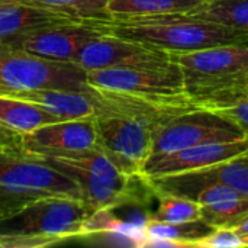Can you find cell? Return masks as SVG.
<instances>
[{
    "mask_svg": "<svg viewBox=\"0 0 248 248\" xmlns=\"http://www.w3.org/2000/svg\"><path fill=\"white\" fill-rule=\"evenodd\" d=\"M90 92L94 99V147L128 176H141L158 129L177 113L195 108L94 87Z\"/></svg>",
    "mask_w": 248,
    "mask_h": 248,
    "instance_id": "1",
    "label": "cell"
},
{
    "mask_svg": "<svg viewBox=\"0 0 248 248\" xmlns=\"http://www.w3.org/2000/svg\"><path fill=\"white\" fill-rule=\"evenodd\" d=\"M94 215L80 199L46 195L0 219V247L39 248L92 234Z\"/></svg>",
    "mask_w": 248,
    "mask_h": 248,
    "instance_id": "2",
    "label": "cell"
},
{
    "mask_svg": "<svg viewBox=\"0 0 248 248\" xmlns=\"http://www.w3.org/2000/svg\"><path fill=\"white\" fill-rule=\"evenodd\" d=\"M108 33L140 42L170 54L198 51L228 44H248V32L186 13L105 22Z\"/></svg>",
    "mask_w": 248,
    "mask_h": 248,
    "instance_id": "3",
    "label": "cell"
},
{
    "mask_svg": "<svg viewBox=\"0 0 248 248\" xmlns=\"http://www.w3.org/2000/svg\"><path fill=\"white\" fill-rule=\"evenodd\" d=\"M44 160L77 183L81 201L94 214L142 203L153 198L148 185L141 176L122 173L96 147L70 157Z\"/></svg>",
    "mask_w": 248,
    "mask_h": 248,
    "instance_id": "4",
    "label": "cell"
},
{
    "mask_svg": "<svg viewBox=\"0 0 248 248\" xmlns=\"http://www.w3.org/2000/svg\"><path fill=\"white\" fill-rule=\"evenodd\" d=\"M171 58L179 64L185 90L196 106L217 94L247 86L248 44L209 46L171 54Z\"/></svg>",
    "mask_w": 248,
    "mask_h": 248,
    "instance_id": "5",
    "label": "cell"
},
{
    "mask_svg": "<svg viewBox=\"0 0 248 248\" xmlns=\"http://www.w3.org/2000/svg\"><path fill=\"white\" fill-rule=\"evenodd\" d=\"M86 80L87 84L94 89L196 106L185 90L183 73L173 58L148 65L87 71Z\"/></svg>",
    "mask_w": 248,
    "mask_h": 248,
    "instance_id": "6",
    "label": "cell"
},
{
    "mask_svg": "<svg viewBox=\"0 0 248 248\" xmlns=\"http://www.w3.org/2000/svg\"><path fill=\"white\" fill-rule=\"evenodd\" d=\"M35 89L86 92L90 86L86 71L73 62L42 58L0 42V92Z\"/></svg>",
    "mask_w": 248,
    "mask_h": 248,
    "instance_id": "7",
    "label": "cell"
},
{
    "mask_svg": "<svg viewBox=\"0 0 248 248\" xmlns=\"http://www.w3.org/2000/svg\"><path fill=\"white\" fill-rule=\"evenodd\" d=\"M246 134L230 119L205 108H190L167 121L155 134L151 155L173 153L209 142H230Z\"/></svg>",
    "mask_w": 248,
    "mask_h": 248,
    "instance_id": "8",
    "label": "cell"
},
{
    "mask_svg": "<svg viewBox=\"0 0 248 248\" xmlns=\"http://www.w3.org/2000/svg\"><path fill=\"white\" fill-rule=\"evenodd\" d=\"M0 185L81 201L80 187L73 179L20 145L0 147Z\"/></svg>",
    "mask_w": 248,
    "mask_h": 248,
    "instance_id": "9",
    "label": "cell"
},
{
    "mask_svg": "<svg viewBox=\"0 0 248 248\" xmlns=\"http://www.w3.org/2000/svg\"><path fill=\"white\" fill-rule=\"evenodd\" d=\"M96 145L94 118L65 119L42 125L20 137V148L42 157H70Z\"/></svg>",
    "mask_w": 248,
    "mask_h": 248,
    "instance_id": "10",
    "label": "cell"
},
{
    "mask_svg": "<svg viewBox=\"0 0 248 248\" xmlns=\"http://www.w3.org/2000/svg\"><path fill=\"white\" fill-rule=\"evenodd\" d=\"M169 60H171L170 52L110 33H103L83 45L73 58V64L87 73L113 67L148 65Z\"/></svg>",
    "mask_w": 248,
    "mask_h": 248,
    "instance_id": "11",
    "label": "cell"
},
{
    "mask_svg": "<svg viewBox=\"0 0 248 248\" xmlns=\"http://www.w3.org/2000/svg\"><path fill=\"white\" fill-rule=\"evenodd\" d=\"M105 22H73L57 25L32 32L9 45L42 58L73 62V58L83 45L108 33Z\"/></svg>",
    "mask_w": 248,
    "mask_h": 248,
    "instance_id": "12",
    "label": "cell"
},
{
    "mask_svg": "<svg viewBox=\"0 0 248 248\" xmlns=\"http://www.w3.org/2000/svg\"><path fill=\"white\" fill-rule=\"evenodd\" d=\"M246 153H248V137L230 142H209L193 145L173 153L148 157L141 169V176L153 179L201 170L235 158Z\"/></svg>",
    "mask_w": 248,
    "mask_h": 248,
    "instance_id": "13",
    "label": "cell"
},
{
    "mask_svg": "<svg viewBox=\"0 0 248 248\" xmlns=\"http://www.w3.org/2000/svg\"><path fill=\"white\" fill-rule=\"evenodd\" d=\"M142 179L148 185L154 198L157 195H176L192 199L201 205H208L243 196L232 187L219 183L212 171V167L161 177Z\"/></svg>",
    "mask_w": 248,
    "mask_h": 248,
    "instance_id": "14",
    "label": "cell"
},
{
    "mask_svg": "<svg viewBox=\"0 0 248 248\" xmlns=\"http://www.w3.org/2000/svg\"><path fill=\"white\" fill-rule=\"evenodd\" d=\"M0 93L33 103L61 121L80 119L94 115V99L90 89L86 92L62 89L1 90Z\"/></svg>",
    "mask_w": 248,
    "mask_h": 248,
    "instance_id": "15",
    "label": "cell"
},
{
    "mask_svg": "<svg viewBox=\"0 0 248 248\" xmlns=\"http://www.w3.org/2000/svg\"><path fill=\"white\" fill-rule=\"evenodd\" d=\"M73 22L87 20H77L61 13L26 3L4 6L0 7V42L12 44L32 32Z\"/></svg>",
    "mask_w": 248,
    "mask_h": 248,
    "instance_id": "16",
    "label": "cell"
},
{
    "mask_svg": "<svg viewBox=\"0 0 248 248\" xmlns=\"http://www.w3.org/2000/svg\"><path fill=\"white\" fill-rule=\"evenodd\" d=\"M212 231L214 228L202 219L171 224L147 218L135 244L140 247H192Z\"/></svg>",
    "mask_w": 248,
    "mask_h": 248,
    "instance_id": "17",
    "label": "cell"
},
{
    "mask_svg": "<svg viewBox=\"0 0 248 248\" xmlns=\"http://www.w3.org/2000/svg\"><path fill=\"white\" fill-rule=\"evenodd\" d=\"M55 121L61 119L33 103L0 93V125L7 129L23 135Z\"/></svg>",
    "mask_w": 248,
    "mask_h": 248,
    "instance_id": "18",
    "label": "cell"
},
{
    "mask_svg": "<svg viewBox=\"0 0 248 248\" xmlns=\"http://www.w3.org/2000/svg\"><path fill=\"white\" fill-rule=\"evenodd\" d=\"M202 1L203 0H109L108 13L110 20L186 13Z\"/></svg>",
    "mask_w": 248,
    "mask_h": 248,
    "instance_id": "19",
    "label": "cell"
},
{
    "mask_svg": "<svg viewBox=\"0 0 248 248\" xmlns=\"http://www.w3.org/2000/svg\"><path fill=\"white\" fill-rule=\"evenodd\" d=\"M186 15L248 32V0H203Z\"/></svg>",
    "mask_w": 248,
    "mask_h": 248,
    "instance_id": "20",
    "label": "cell"
},
{
    "mask_svg": "<svg viewBox=\"0 0 248 248\" xmlns=\"http://www.w3.org/2000/svg\"><path fill=\"white\" fill-rule=\"evenodd\" d=\"M108 1L109 0H22V3L87 22L110 20L108 13Z\"/></svg>",
    "mask_w": 248,
    "mask_h": 248,
    "instance_id": "21",
    "label": "cell"
},
{
    "mask_svg": "<svg viewBox=\"0 0 248 248\" xmlns=\"http://www.w3.org/2000/svg\"><path fill=\"white\" fill-rule=\"evenodd\" d=\"M199 108L209 109L221 116L232 121L248 137V90L240 89L227 93L217 94L202 103Z\"/></svg>",
    "mask_w": 248,
    "mask_h": 248,
    "instance_id": "22",
    "label": "cell"
},
{
    "mask_svg": "<svg viewBox=\"0 0 248 248\" xmlns=\"http://www.w3.org/2000/svg\"><path fill=\"white\" fill-rule=\"evenodd\" d=\"M248 217V196L202 205L201 219L215 228H235Z\"/></svg>",
    "mask_w": 248,
    "mask_h": 248,
    "instance_id": "23",
    "label": "cell"
},
{
    "mask_svg": "<svg viewBox=\"0 0 248 248\" xmlns=\"http://www.w3.org/2000/svg\"><path fill=\"white\" fill-rule=\"evenodd\" d=\"M155 198L158 199V208L154 214L148 217L151 219L171 224L192 222L201 219L202 205L192 199L176 195H157Z\"/></svg>",
    "mask_w": 248,
    "mask_h": 248,
    "instance_id": "24",
    "label": "cell"
},
{
    "mask_svg": "<svg viewBox=\"0 0 248 248\" xmlns=\"http://www.w3.org/2000/svg\"><path fill=\"white\" fill-rule=\"evenodd\" d=\"M212 171L219 183L248 196V153L212 166Z\"/></svg>",
    "mask_w": 248,
    "mask_h": 248,
    "instance_id": "25",
    "label": "cell"
},
{
    "mask_svg": "<svg viewBox=\"0 0 248 248\" xmlns=\"http://www.w3.org/2000/svg\"><path fill=\"white\" fill-rule=\"evenodd\" d=\"M46 195L48 193L23 190V189H16V187H9V186L0 185V219L16 212L22 206L28 205L29 202H32L38 198L46 196Z\"/></svg>",
    "mask_w": 248,
    "mask_h": 248,
    "instance_id": "26",
    "label": "cell"
},
{
    "mask_svg": "<svg viewBox=\"0 0 248 248\" xmlns=\"http://www.w3.org/2000/svg\"><path fill=\"white\" fill-rule=\"evenodd\" d=\"M193 248H246L248 238L234 228H215L209 235L196 241Z\"/></svg>",
    "mask_w": 248,
    "mask_h": 248,
    "instance_id": "27",
    "label": "cell"
},
{
    "mask_svg": "<svg viewBox=\"0 0 248 248\" xmlns=\"http://www.w3.org/2000/svg\"><path fill=\"white\" fill-rule=\"evenodd\" d=\"M20 134L0 125V147H17L20 145Z\"/></svg>",
    "mask_w": 248,
    "mask_h": 248,
    "instance_id": "28",
    "label": "cell"
},
{
    "mask_svg": "<svg viewBox=\"0 0 248 248\" xmlns=\"http://www.w3.org/2000/svg\"><path fill=\"white\" fill-rule=\"evenodd\" d=\"M234 230H237L240 234L246 235V237L248 238V217L247 218H244V219H243V221H241V222H240Z\"/></svg>",
    "mask_w": 248,
    "mask_h": 248,
    "instance_id": "29",
    "label": "cell"
},
{
    "mask_svg": "<svg viewBox=\"0 0 248 248\" xmlns=\"http://www.w3.org/2000/svg\"><path fill=\"white\" fill-rule=\"evenodd\" d=\"M16 3H22V0H0V7L10 6V4H16Z\"/></svg>",
    "mask_w": 248,
    "mask_h": 248,
    "instance_id": "30",
    "label": "cell"
},
{
    "mask_svg": "<svg viewBox=\"0 0 248 248\" xmlns=\"http://www.w3.org/2000/svg\"><path fill=\"white\" fill-rule=\"evenodd\" d=\"M246 89H247V90H248V83H247V86H246Z\"/></svg>",
    "mask_w": 248,
    "mask_h": 248,
    "instance_id": "31",
    "label": "cell"
},
{
    "mask_svg": "<svg viewBox=\"0 0 248 248\" xmlns=\"http://www.w3.org/2000/svg\"><path fill=\"white\" fill-rule=\"evenodd\" d=\"M247 83H248V73H247Z\"/></svg>",
    "mask_w": 248,
    "mask_h": 248,
    "instance_id": "32",
    "label": "cell"
}]
</instances>
